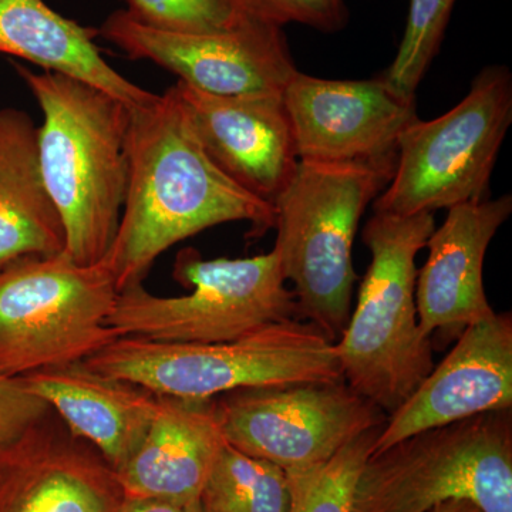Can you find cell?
Masks as SVG:
<instances>
[{
	"instance_id": "d4e9b609",
	"label": "cell",
	"mask_w": 512,
	"mask_h": 512,
	"mask_svg": "<svg viewBox=\"0 0 512 512\" xmlns=\"http://www.w3.org/2000/svg\"><path fill=\"white\" fill-rule=\"evenodd\" d=\"M235 8L268 25L284 28L289 23L308 26L322 33H338L348 26L345 0H231Z\"/></svg>"
},
{
	"instance_id": "5bb4252c",
	"label": "cell",
	"mask_w": 512,
	"mask_h": 512,
	"mask_svg": "<svg viewBox=\"0 0 512 512\" xmlns=\"http://www.w3.org/2000/svg\"><path fill=\"white\" fill-rule=\"evenodd\" d=\"M512 212V195L466 202L450 208L426 247L429 258L416 279V306L424 335L443 343L495 311L484 289V259L498 229Z\"/></svg>"
},
{
	"instance_id": "e0dca14e",
	"label": "cell",
	"mask_w": 512,
	"mask_h": 512,
	"mask_svg": "<svg viewBox=\"0 0 512 512\" xmlns=\"http://www.w3.org/2000/svg\"><path fill=\"white\" fill-rule=\"evenodd\" d=\"M224 443L215 399L158 396L146 436L117 471L124 497L200 504Z\"/></svg>"
},
{
	"instance_id": "83f0119b",
	"label": "cell",
	"mask_w": 512,
	"mask_h": 512,
	"mask_svg": "<svg viewBox=\"0 0 512 512\" xmlns=\"http://www.w3.org/2000/svg\"><path fill=\"white\" fill-rule=\"evenodd\" d=\"M430 512H483L476 505L468 501L453 500L448 503L437 505Z\"/></svg>"
},
{
	"instance_id": "ba28073f",
	"label": "cell",
	"mask_w": 512,
	"mask_h": 512,
	"mask_svg": "<svg viewBox=\"0 0 512 512\" xmlns=\"http://www.w3.org/2000/svg\"><path fill=\"white\" fill-rule=\"evenodd\" d=\"M117 295L104 261L80 265L64 251L0 269V375L84 362L119 339L107 326Z\"/></svg>"
},
{
	"instance_id": "52a82bcc",
	"label": "cell",
	"mask_w": 512,
	"mask_h": 512,
	"mask_svg": "<svg viewBox=\"0 0 512 512\" xmlns=\"http://www.w3.org/2000/svg\"><path fill=\"white\" fill-rule=\"evenodd\" d=\"M173 276L188 295H151L143 284L117 295L107 326L117 338L164 343H218L274 323L299 319L274 251L252 258L204 259L194 248L175 258Z\"/></svg>"
},
{
	"instance_id": "277c9868",
	"label": "cell",
	"mask_w": 512,
	"mask_h": 512,
	"mask_svg": "<svg viewBox=\"0 0 512 512\" xmlns=\"http://www.w3.org/2000/svg\"><path fill=\"white\" fill-rule=\"evenodd\" d=\"M434 228L433 212H375L363 228L372 261L335 349L348 386L387 416L434 367L433 339L421 332L416 306V258Z\"/></svg>"
},
{
	"instance_id": "ac0fdd59",
	"label": "cell",
	"mask_w": 512,
	"mask_h": 512,
	"mask_svg": "<svg viewBox=\"0 0 512 512\" xmlns=\"http://www.w3.org/2000/svg\"><path fill=\"white\" fill-rule=\"evenodd\" d=\"M49 404L76 439L86 441L119 471L146 436L158 396L144 387L93 372L83 362L20 377Z\"/></svg>"
},
{
	"instance_id": "7c38bea8",
	"label": "cell",
	"mask_w": 512,
	"mask_h": 512,
	"mask_svg": "<svg viewBox=\"0 0 512 512\" xmlns=\"http://www.w3.org/2000/svg\"><path fill=\"white\" fill-rule=\"evenodd\" d=\"M298 160L349 163L397 157V141L417 119L416 100L383 76L329 80L296 72L282 93Z\"/></svg>"
},
{
	"instance_id": "9a60e30c",
	"label": "cell",
	"mask_w": 512,
	"mask_h": 512,
	"mask_svg": "<svg viewBox=\"0 0 512 512\" xmlns=\"http://www.w3.org/2000/svg\"><path fill=\"white\" fill-rule=\"evenodd\" d=\"M175 87L212 161L274 205L299 161L282 94L215 96L183 82Z\"/></svg>"
},
{
	"instance_id": "cb8c5ba5",
	"label": "cell",
	"mask_w": 512,
	"mask_h": 512,
	"mask_svg": "<svg viewBox=\"0 0 512 512\" xmlns=\"http://www.w3.org/2000/svg\"><path fill=\"white\" fill-rule=\"evenodd\" d=\"M124 9L148 28L177 33H210L244 18L231 0H123Z\"/></svg>"
},
{
	"instance_id": "8992f818",
	"label": "cell",
	"mask_w": 512,
	"mask_h": 512,
	"mask_svg": "<svg viewBox=\"0 0 512 512\" xmlns=\"http://www.w3.org/2000/svg\"><path fill=\"white\" fill-rule=\"evenodd\" d=\"M453 500L512 512V410L420 431L372 454L352 512H430Z\"/></svg>"
},
{
	"instance_id": "484cf974",
	"label": "cell",
	"mask_w": 512,
	"mask_h": 512,
	"mask_svg": "<svg viewBox=\"0 0 512 512\" xmlns=\"http://www.w3.org/2000/svg\"><path fill=\"white\" fill-rule=\"evenodd\" d=\"M49 413V404L30 392L20 377L0 375V451Z\"/></svg>"
},
{
	"instance_id": "d6986e66",
	"label": "cell",
	"mask_w": 512,
	"mask_h": 512,
	"mask_svg": "<svg viewBox=\"0 0 512 512\" xmlns=\"http://www.w3.org/2000/svg\"><path fill=\"white\" fill-rule=\"evenodd\" d=\"M99 30L64 18L45 0H0V53L36 64L45 72L74 77L103 90L128 109L157 94L114 70L96 45Z\"/></svg>"
},
{
	"instance_id": "7402d4cb",
	"label": "cell",
	"mask_w": 512,
	"mask_h": 512,
	"mask_svg": "<svg viewBox=\"0 0 512 512\" xmlns=\"http://www.w3.org/2000/svg\"><path fill=\"white\" fill-rule=\"evenodd\" d=\"M380 430L366 431L325 463L286 471L291 493L288 512H352L357 480Z\"/></svg>"
},
{
	"instance_id": "8fae6325",
	"label": "cell",
	"mask_w": 512,
	"mask_h": 512,
	"mask_svg": "<svg viewBox=\"0 0 512 512\" xmlns=\"http://www.w3.org/2000/svg\"><path fill=\"white\" fill-rule=\"evenodd\" d=\"M99 35L130 59L150 60L215 96L282 94L298 72L284 30L248 16L218 32L177 33L148 28L123 9L104 20Z\"/></svg>"
},
{
	"instance_id": "7a4b0ae2",
	"label": "cell",
	"mask_w": 512,
	"mask_h": 512,
	"mask_svg": "<svg viewBox=\"0 0 512 512\" xmlns=\"http://www.w3.org/2000/svg\"><path fill=\"white\" fill-rule=\"evenodd\" d=\"M15 67L43 111L37 154L63 222L64 252L77 264H99L119 228L126 198L128 107L74 77Z\"/></svg>"
},
{
	"instance_id": "f1b7e54d",
	"label": "cell",
	"mask_w": 512,
	"mask_h": 512,
	"mask_svg": "<svg viewBox=\"0 0 512 512\" xmlns=\"http://www.w3.org/2000/svg\"><path fill=\"white\" fill-rule=\"evenodd\" d=\"M195 512H210V511L205 510V508L202 507V504L200 503V505H198L197 511H195Z\"/></svg>"
},
{
	"instance_id": "6da1fadb",
	"label": "cell",
	"mask_w": 512,
	"mask_h": 512,
	"mask_svg": "<svg viewBox=\"0 0 512 512\" xmlns=\"http://www.w3.org/2000/svg\"><path fill=\"white\" fill-rule=\"evenodd\" d=\"M127 154L126 198L103 259L117 291L143 284L158 256L204 229L247 221L254 238L274 229V205L212 161L177 87L128 109Z\"/></svg>"
},
{
	"instance_id": "4fadbf2b",
	"label": "cell",
	"mask_w": 512,
	"mask_h": 512,
	"mask_svg": "<svg viewBox=\"0 0 512 512\" xmlns=\"http://www.w3.org/2000/svg\"><path fill=\"white\" fill-rule=\"evenodd\" d=\"M500 410H512L510 312H495L458 336L412 396L387 416L372 454L420 431Z\"/></svg>"
},
{
	"instance_id": "603a6c76",
	"label": "cell",
	"mask_w": 512,
	"mask_h": 512,
	"mask_svg": "<svg viewBox=\"0 0 512 512\" xmlns=\"http://www.w3.org/2000/svg\"><path fill=\"white\" fill-rule=\"evenodd\" d=\"M457 0H410L409 16L396 59L383 73L394 92L416 100L417 87L427 73L441 43Z\"/></svg>"
},
{
	"instance_id": "2e32d148",
	"label": "cell",
	"mask_w": 512,
	"mask_h": 512,
	"mask_svg": "<svg viewBox=\"0 0 512 512\" xmlns=\"http://www.w3.org/2000/svg\"><path fill=\"white\" fill-rule=\"evenodd\" d=\"M50 413L0 451V512L119 511L116 471L86 441L50 423Z\"/></svg>"
},
{
	"instance_id": "9c48e42d",
	"label": "cell",
	"mask_w": 512,
	"mask_h": 512,
	"mask_svg": "<svg viewBox=\"0 0 512 512\" xmlns=\"http://www.w3.org/2000/svg\"><path fill=\"white\" fill-rule=\"evenodd\" d=\"M511 124L510 70L485 67L454 109L404 128L392 180L373 210L407 217L485 200Z\"/></svg>"
},
{
	"instance_id": "44dd1931",
	"label": "cell",
	"mask_w": 512,
	"mask_h": 512,
	"mask_svg": "<svg viewBox=\"0 0 512 512\" xmlns=\"http://www.w3.org/2000/svg\"><path fill=\"white\" fill-rule=\"evenodd\" d=\"M210 512H288V476L271 461L248 456L225 441L202 490Z\"/></svg>"
},
{
	"instance_id": "5b68a950",
	"label": "cell",
	"mask_w": 512,
	"mask_h": 512,
	"mask_svg": "<svg viewBox=\"0 0 512 512\" xmlns=\"http://www.w3.org/2000/svg\"><path fill=\"white\" fill-rule=\"evenodd\" d=\"M83 363L157 396L195 400L255 387L345 380L335 342L302 319L274 323L231 342L119 338Z\"/></svg>"
},
{
	"instance_id": "4316f807",
	"label": "cell",
	"mask_w": 512,
	"mask_h": 512,
	"mask_svg": "<svg viewBox=\"0 0 512 512\" xmlns=\"http://www.w3.org/2000/svg\"><path fill=\"white\" fill-rule=\"evenodd\" d=\"M198 505L184 507L158 498L124 497L117 512H195Z\"/></svg>"
},
{
	"instance_id": "30bf717a",
	"label": "cell",
	"mask_w": 512,
	"mask_h": 512,
	"mask_svg": "<svg viewBox=\"0 0 512 512\" xmlns=\"http://www.w3.org/2000/svg\"><path fill=\"white\" fill-rule=\"evenodd\" d=\"M215 406L228 444L285 471L325 463L387 420L345 380L234 390Z\"/></svg>"
},
{
	"instance_id": "3957f363",
	"label": "cell",
	"mask_w": 512,
	"mask_h": 512,
	"mask_svg": "<svg viewBox=\"0 0 512 512\" xmlns=\"http://www.w3.org/2000/svg\"><path fill=\"white\" fill-rule=\"evenodd\" d=\"M396 158L299 160L274 202L275 252L293 284L299 319L338 342L352 313L357 281L352 249L360 218L392 180Z\"/></svg>"
},
{
	"instance_id": "ffe728a7",
	"label": "cell",
	"mask_w": 512,
	"mask_h": 512,
	"mask_svg": "<svg viewBox=\"0 0 512 512\" xmlns=\"http://www.w3.org/2000/svg\"><path fill=\"white\" fill-rule=\"evenodd\" d=\"M64 249L63 222L40 173L37 126L25 111L0 110V269Z\"/></svg>"
}]
</instances>
